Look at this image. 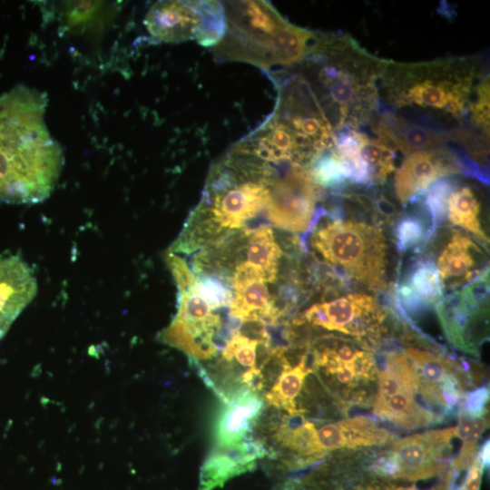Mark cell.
<instances>
[{
	"mask_svg": "<svg viewBox=\"0 0 490 490\" xmlns=\"http://www.w3.org/2000/svg\"><path fill=\"white\" fill-rule=\"evenodd\" d=\"M488 75L478 57L388 61L379 83V110L438 132L468 127L479 83Z\"/></svg>",
	"mask_w": 490,
	"mask_h": 490,
	"instance_id": "obj_1",
	"label": "cell"
},
{
	"mask_svg": "<svg viewBox=\"0 0 490 490\" xmlns=\"http://www.w3.org/2000/svg\"><path fill=\"white\" fill-rule=\"evenodd\" d=\"M46 107V94L24 85L0 95V204L38 203L55 187L64 155Z\"/></svg>",
	"mask_w": 490,
	"mask_h": 490,
	"instance_id": "obj_2",
	"label": "cell"
},
{
	"mask_svg": "<svg viewBox=\"0 0 490 490\" xmlns=\"http://www.w3.org/2000/svg\"><path fill=\"white\" fill-rule=\"evenodd\" d=\"M387 63L348 34H318L310 52L293 66L335 132L369 125L379 109V83Z\"/></svg>",
	"mask_w": 490,
	"mask_h": 490,
	"instance_id": "obj_3",
	"label": "cell"
},
{
	"mask_svg": "<svg viewBox=\"0 0 490 490\" xmlns=\"http://www.w3.org/2000/svg\"><path fill=\"white\" fill-rule=\"evenodd\" d=\"M272 164L234 146L211 169L199 205L169 249L191 253L242 230L266 207Z\"/></svg>",
	"mask_w": 490,
	"mask_h": 490,
	"instance_id": "obj_4",
	"label": "cell"
},
{
	"mask_svg": "<svg viewBox=\"0 0 490 490\" xmlns=\"http://www.w3.org/2000/svg\"><path fill=\"white\" fill-rule=\"evenodd\" d=\"M226 30L215 46L221 61L250 63L265 70L291 67L310 52L318 34L294 25L266 1H228Z\"/></svg>",
	"mask_w": 490,
	"mask_h": 490,
	"instance_id": "obj_5",
	"label": "cell"
},
{
	"mask_svg": "<svg viewBox=\"0 0 490 490\" xmlns=\"http://www.w3.org/2000/svg\"><path fill=\"white\" fill-rule=\"evenodd\" d=\"M309 244L326 263L373 292L388 286L389 246L376 223L353 218H328L315 223Z\"/></svg>",
	"mask_w": 490,
	"mask_h": 490,
	"instance_id": "obj_6",
	"label": "cell"
},
{
	"mask_svg": "<svg viewBox=\"0 0 490 490\" xmlns=\"http://www.w3.org/2000/svg\"><path fill=\"white\" fill-rule=\"evenodd\" d=\"M143 23L162 42L195 39L203 46L217 45L226 30L223 5L215 1H158L146 13Z\"/></svg>",
	"mask_w": 490,
	"mask_h": 490,
	"instance_id": "obj_7",
	"label": "cell"
},
{
	"mask_svg": "<svg viewBox=\"0 0 490 490\" xmlns=\"http://www.w3.org/2000/svg\"><path fill=\"white\" fill-rule=\"evenodd\" d=\"M266 212L277 228L304 233L312 227L318 211L320 187L309 166L291 162L272 163Z\"/></svg>",
	"mask_w": 490,
	"mask_h": 490,
	"instance_id": "obj_8",
	"label": "cell"
},
{
	"mask_svg": "<svg viewBox=\"0 0 490 490\" xmlns=\"http://www.w3.org/2000/svg\"><path fill=\"white\" fill-rule=\"evenodd\" d=\"M222 330L220 315L194 289H187L179 291L177 313L160 339L196 362L217 356L221 347L220 340L228 341Z\"/></svg>",
	"mask_w": 490,
	"mask_h": 490,
	"instance_id": "obj_9",
	"label": "cell"
},
{
	"mask_svg": "<svg viewBox=\"0 0 490 490\" xmlns=\"http://www.w3.org/2000/svg\"><path fill=\"white\" fill-rule=\"evenodd\" d=\"M489 273L460 289H455L436 306L445 334L456 348L476 352V347L485 335L488 318Z\"/></svg>",
	"mask_w": 490,
	"mask_h": 490,
	"instance_id": "obj_10",
	"label": "cell"
},
{
	"mask_svg": "<svg viewBox=\"0 0 490 490\" xmlns=\"http://www.w3.org/2000/svg\"><path fill=\"white\" fill-rule=\"evenodd\" d=\"M459 173L477 178L480 169L454 143L414 152L395 173V193L407 204L436 181Z\"/></svg>",
	"mask_w": 490,
	"mask_h": 490,
	"instance_id": "obj_11",
	"label": "cell"
},
{
	"mask_svg": "<svg viewBox=\"0 0 490 490\" xmlns=\"http://www.w3.org/2000/svg\"><path fill=\"white\" fill-rule=\"evenodd\" d=\"M385 318L386 313L375 297L350 293L311 305L294 323L308 322L360 340L379 335Z\"/></svg>",
	"mask_w": 490,
	"mask_h": 490,
	"instance_id": "obj_12",
	"label": "cell"
},
{
	"mask_svg": "<svg viewBox=\"0 0 490 490\" xmlns=\"http://www.w3.org/2000/svg\"><path fill=\"white\" fill-rule=\"evenodd\" d=\"M330 150L348 167L352 185H382L396 170V150L362 130L335 132Z\"/></svg>",
	"mask_w": 490,
	"mask_h": 490,
	"instance_id": "obj_13",
	"label": "cell"
},
{
	"mask_svg": "<svg viewBox=\"0 0 490 490\" xmlns=\"http://www.w3.org/2000/svg\"><path fill=\"white\" fill-rule=\"evenodd\" d=\"M456 427L431 430L404 437L391 450L398 467L397 479L417 481L442 473L448 459Z\"/></svg>",
	"mask_w": 490,
	"mask_h": 490,
	"instance_id": "obj_14",
	"label": "cell"
},
{
	"mask_svg": "<svg viewBox=\"0 0 490 490\" xmlns=\"http://www.w3.org/2000/svg\"><path fill=\"white\" fill-rule=\"evenodd\" d=\"M444 289L465 286L485 272L486 257L478 242L461 230H451L436 266Z\"/></svg>",
	"mask_w": 490,
	"mask_h": 490,
	"instance_id": "obj_15",
	"label": "cell"
},
{
	"mask_svg": "<svg viewBox=\"0 0 490 490\" xmlns=\"http://www.w3.org/2000/svg\"><path fill=\"white\" fill-rule=\"evenodd\" d=\"M269 456L260 440L245 438L227 446L215 445L203 461L198 490H214L241 474L256 467L257 461Z\"/></svg>",
	"mask_w": 490,
	"mask_h": 490,
	"instance_id": "obj_16",
	"label": "cell"
},
{
	"mask_svg": "<svg viewBox=\"0 0 490 490\" xmlns=\"http://www.w3.org/2000/svg\"><path fill=\"white\" fill-rule=\"evenodd\" d=\"M377 138L404 154L453 143V131H434L389 111L379 110L369 123Z\"/></svg>",
	"mask_w": 490,
	"mask_h": 490,
	"instance_id": "obj_17",
	"label": "cell"
},
{
	"mask_svg": "<svg viewBox=\"0 0 490 490\" xmlns=\"http://www.w3.org/2000/svg\"><path fill=\"white\" fill-rule=\"evenodd\" d=\"M267 282L259 276L233 275L229 279L232 297L230 317L241 323L260 322L274 326L285 314L270 292Z\"/></svg>",
	"mask_w": 490,
	"mask_h": 490,
	"instance_id": "obj_18",
	"label": "cell"
},
{
	"mask_svg": "<svg viewBox=\"0 0 490 490\" xmlns=\"http://www.w3.org/2000/svg\"><path fill=\"white\" fill-rule=\"evenodd\" d=\"M260 392L241 388L222 402L214 425L215 445L227 446L247 438L263 408Z\"/></svg>",
	"mask_w": 490,
	"mask_h": 490,
	"instance_id": "obj_19",
	"label": "cell"
},
{
	"mask_svg": "<svg viewBox=\"0 0 490 490\" xmlns=\"http://www.w3.org/2000/svg\"><path fill=\"white\" fill-rule=\"evenodd\" d=\"M301 413L289 414L274 432L275 441L291 456L282 463L289 469L305 467L326 455L319 446L314 424Z\"/></svg>",
	"mask_w": 490,
	"mask_h": 490,
	"instance_id": "obj_20",
	"label": "cell"
},
{
	"mask_svg": "<svg viewBox=\"0 0 490 490\" xmlns=\"http://www.w3.org/2000/svg\"><path fill=\"white\" fill-rule=\"evenodd\" d=\"M444 288L433 261L416 260L408 270L397 289L399 306L410 313L427 309L443 298Z\"/></svg>",
	"mask_w": 490,
	"mask_h": 490,
	"instance_id": "obj_21",
	"label": "cell"
},
{
	"mask_svg": "<svg viewBox=\"0 0 490 490\" xmlns=\"http://www.w3.org/2000/svg\"><path fill=\"white\" fill-rule=\"evenodd\" d=\"M243 255V261L260 270L268 283L276 281L282 250L270 226L262 224L256 229L248 230Z\"/></svg>",
	"mask_w": 490,
	"mask_h": 490,
	"instance_id": "obj_22",
	"label": "cell"
},
{
	"mask_svg": "<svg viewBox=\"0 0 490 490\" xmlns=\"http://www.w3.org/2000/svg\"><path fill=\"white\" fill-rule=\"evenodd\" d=\"M375 402H380L406 391L416 394L420 388L421 377L416 367L405 354L392 351L386 357L385 368L379 373Z\"/></svg>",
	"mask_w": 490,
	"mask_h": 490,
	"instance_id": "obj_23",
	"label": "cell"
},
{
	"mask_svg": "<svg viewBox=\"0 0 490 490\" xmlns=\"http://www.w3.org/2000/svg\"><path fill=\"white\" fill-rule=\"evenodd\" d=\"M481 203L476 191L469 185H455L446 203L449 221L472 234L485 247L489 238L480 220Z\"/></svg>",
	"mask_w": 490,
	"mask_h": 490,
	"instance_id": "obj_24",
	"label": "cell"
},
{
	"mask_svg": "<svg viewBox=\"0 0 490 490\" xmlns=\"http://www.w3.org/2000/svg\"><path fill=\"white\" fill-rule=\"evenodd\" d=\"M415 394L402 391L380 402H375L374 413L406 429L418 428L436 422L437 416L421 407Z\"/></svg>",
	"mask_w": 490,
	"mask_h": 490,
	"instance_id": "obj_25",
	"label": "cell"
},
{
	"mask_svg": "<svg viewBox=\"0 0 490 490\" xmlns=\"http://www.w3.org/2000/svg\"><path fill=\"white\" fill-rule=\"evenodd\" d=\"M314 370L312 356L306 352L300 357L298 365L285 368L270 389L265 393L268 404L282 408L289 414L302 411L297 408L294 400L301 390L306 376Z\"/></svg>",
	"mask_w": 490,
	"mask_h": 490,
	"instance_id": "obj_26",
	"label": "cell"
},
{
	"mask_svg": "<svg viewBox=\"0 0 490 490\" xmlns=\"http://www.w3.org/2000/svg\"><path fill=\"white\" fill-rule=\"evenodd\" d=\"M341 435L343 447H356L384 445L395 437L385 428L366 416H356L337 422Z\"/></svg>",
	"mask_w": 490,
	"mask_h": 490,
	"instance_id": "obj_27",
	"label": "cell"
},
{
	"mask_svg": "<svg viewBox=\"0 0 490 490\" xmlns=\"http://www.w3.org/2000/svg\"><path fill=\"white\" fill-rule=\"evenodd\" d=\"M406 355L416 368L421 370V382L430 386H441L451 377H456L462 370L454 361L443 355L434 354L418 348H407Z\"/></svg>",
	"mask_w": 490,
	"mask_h": 490,
	"instance_id": "obj_28",
	"label": "cell"
},
{
	"mask_svg": "<svg viewBox=\"0 0 490 490\" xmlns=\"http://www.w3.org/2000/svg\"><path fill=\"white\" fill-rule=\"evenodd\" d=\"M260 340L240 328L232 333L221 350L222 360L231 363L235 360L240 366L254 368L257 360V350Z\"/></svg>",
	"mask_w": 490,
	"mask_h": 490,
	"instance_id": "obj_29",
	"label": "cell"
},
{
	"mask_svg": "<svg viewBox=\"0 0 490 490\" xmlns=\"http://www.w3.org/2000/svg\"><path fill=\"white\" fill-rule=\"evenodd\" d=\"M455 185V182L450 179H441L421 192L422 197L416 196L414 198L415 201H422L431 219L433 232L436 225L446 216L447 199Z\"/></svg>",
	"mask_w": 490,
	"mask_h": 490,
	"instance_id": "obj_30",
	"label": "cell"
},
{
	"mask_svg": "<svg viewBox=\"0 0 490 490\" xmlns=\"http://www.w3.org/2000/svg\"><path fill=\"white\" fill-rule=\"evenodd\" d=\"M395 240L399 251H407L428 239L429 231L416 215H406L396 225Z\"/></svg>",
	"mask_w": 490,
	"mask_h": 490,
	"instance_id": "obj_31",
	"label": "cell"
},
{
	"mask_svg": "<svg viewBox=\"0 0 490 490\" xmlns=\"http://www.w3.org/2000/svg\"><path fill=\"white\" fill-rule=\"evenodd\" d=\"M489 74L478 84L469 110L468 126L489 135Z\"/></svg>",
	"mask_w": 490,
	"mask_h": 490,
	"instance_id": "obj_32",
	"label": "cell"
},
{
	"mask_svg": "<svg viewBox=\"0 0 490 490\" xmlns=\"http://www.w3.org/2000/svg\"><path fill=\"white\" fill-rule=\"evenodd\" d=\"M488 426V419L485 416H473L465 411H460L458 415V424L456 427V436L462 442L461 449L475 452L476 444L480 436Z\"/></svg>",
	"mask_w": 490,
	"mask_h": 490,
	"instance_id": "obj_33",
	"label": "cell"
},
{
	"mask_svg": "<svg viewBox=\"0 0 490 490\" xmlns=\"http://www.w3.org/2000/svg\"><path fill=\"white\" fill-rule=\"evenodd\" d=\"M100 5L101 3L98 2L70 3L66 10L68 23L71 25L84 23L92 17Z\"/></svg>",
	"mask_w": 490,
	"mask_h": 490,
	"instance_id": "obj_34",
	"label": "cell"
},
{
	"mask_svg": "<svg viewBox=\"0 0 490 490\" xmlns=\"http://www.w3.org/2000/svg\"><path fill=\"white\" fill-rule=\"evenodd\" d=\"M488 399V390L485 387L475 390L466 396L462 411L473 416L485 415V405Z\"/></svg>",
	"mask_w": 490,
	"mask_h": 490,
	"instance_id": "obj_35",
	"label": "cell"
},
{
	"mask_svg": "<svg viewBox=\"0 0 490 490\" xmlns=\"http://www.w3.org/2000/svg\"><path fill=\"white\" fill-rule=\"evenodd\" d=\"M485 466L479 455L475 456L466 479L458 490H479Z\"/></svg>",
	"mask_w": 490,
	"mask_h": 490,
	"instance_id": "obj_36",
	"label": "cell"
},
{
	"mask_svg": "<svg viewBox=\"0 0 490 490\" xmlns=\"http://www.w3.org/2000/svg\"><path fill=\"white\" fill-rule=\"evenodd\" d=\"M354 490H419L416 486H400L396 485H386L384 483H373L358 486Z\"/></svg>",
	"mask_w": 490,
	"mask_h": 490,
	"instance_id": "obj_37",
	"label": "cell"
}]
</instances>
